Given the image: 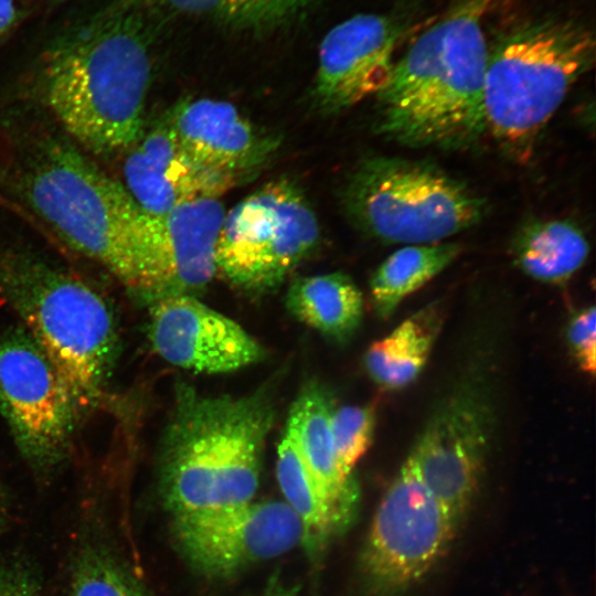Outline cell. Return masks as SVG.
<instances>
[{
  "instance_id": "e0dca14e",
  "label": "cell",
  "mask_w": 596,
  "mask_h": 596,
  "mask_svg": "<svg viewBox=\"0 0 596 596\" xmlns=\"http://www.w3.org/2000/svg\"><path fill=\"white\" fill-rule=\"evenodd\" d=\"M331 394L318 383L304 386L287 422L297 446L323 494L347 524L358 501L354 479L339 471L331 435Z\"/></svg>"
},
{
  "instance_id": "2e32d148",
  "label": "cell",
  "mask_w": 596,
  "mask_h": 596,
  "mask_svg": "<svg viewBox=\"0 0 596 596\" xmlns=\"http://www.w3.org/2000/svg\"><path fill=\"white\" fill-rule=\"evenodd\" d=\"M164 117L193 159L238 182L258 172L279 145L275 136L256 127L226 100L180 102Z\"/></svg>"
},
{
  "instance_id": "5bb4252c",
  "label": "cell",
  "mask_w": 596,
  "mask_h": 596,
  "mask_svg": "<svg viewBox=\"0 0 596 596\" xmlns=\"http://www.w3.org/2000/svg\"><path fill=\"white\" fill-rule=\"evenodd\" d=\"M148 338L163 360L200 373L233 372L265 356V349L242 326L193 296L151 304Z\"/></svg>"
},
{
  "instance_id": "d4e9b609",
  "label": "cell",
  "mask_w": 596,
  "mask_h": 596,
  "mask_svg": "<svg viewBox=\"0 0 596 596\" xmlns=\"http://www.w3.org/2000/svg\"><path fill=\"white\" fill-rule=\"evenodd\" d=\"M155 1V0H151ZM171 9L207 14L241 24H263L280 19L299 0H156Z\"/></svg>"
},
{
  "instance_id": "484cf974",
  "label": "cell",
  "mask_w": 596,
  "mask_h": 596,
  "mask_svg": "<svg viewBox=\"0 0 596 596\" xmlns=\"http://www.w3.org/2000/svg\"><path fill=\"white\" fill-rule=\"evenodd\" d=\"M596 311L590 306L577 311L570 320L566 340L578 368L593 376L596 369Z\"/></svg>"
},
{
  "instance_id": "7402d4cb",
  "label": "cell",
  "mask_w": 596,
  "mask_h": 596,
  "mask_svg": "<svg viewBox=\"0 0 596 596\" xmlns=\"http://www.w3.org/2000/svg\"><path fill=\"white\" fill-rule=\"evenodd\" d=\"M461 253L455 243L414 244L392 253L370 280L376 315L390 318L401 302L445 270Z\"/></svg>"
},
{
  "instance_id": "9a60e30c",
  "label": "cell",
  "mask_w": 596,
  "mask_h": 596,
  "mask_svg": "<svg viewBox=\"0 0 596 596\" xmlns=\"http://www.w3.org/2000/svg\"><path fill=\"white\" fill-rule=\"evenodd\" d=\"M123 185L145 212L163 215L179 206L220 199L240 182L204 167L178 142L166 117L129 148Z\"/></svg>"
},
{
  "instance_id": "30bf717a",
  "label": "cell",
  "mask_w": 596,
  "mask_h": 596,
  "mask_svg": "<svg viewBox=\"0 0 596 596\" xmlns=\"http://www.w3.org/2000/svg\"><path fill=\"white\" fill-rule=\"evenodd\" d=\"M456 524L423 483L408 456L381 499L361 554L373 596H396L446 551Z\"/></svg>"
},
{
  "instance_id": "5b68a950",
  "label": "cell",
  "mask_w": 596,
  "mask_h": 596,
  "mask_svg": "<svg viewBox=\"0 0 596 596\" xmlns=\"http://www.w3.org/2000/svg\"><path fill=\"white\" fill-rule=\"evenodd\" d=\"M0 289L54 364L79 417L100 406L119 354L107 301L57 266L11 251H0Z\"/></svg>"
},
{
  "instance_id": "4fadbf2b",
  "label": "cell",
  "mask_w": 596,
  "mask_h": 596,
  "mask_svg": "<svg viewBox=\"0 0 596 596\" xmlns=\"http://www.w3.org/2000/svg\"><path fill=\"white\" fill-rule=\"evenodd\" d=\"M402 25L383 14H358L338 24L321 42L313 103L339 114L377 93L390 79Z\"/></svg>"
},
{
  "instance_id": "8992f818",
  "label": "cell",
  "mask_w": 596,
  "mask_h": 596,
  "mask_svg": "<svg viewBox=\"0 0 596 596\" xmlns=\"http://www.w3.org/2000/svg\"><path fill=\"white\" fill-rule=\"evenodd\" d=\"M595 36L564 20L526 22L488 50L487 130L512 157L526 160L573 85L595 62Z\"/></svg>"
},
{
  "instance_id": "ba28073f",
  "label": "cell",
  "mask_w": 596,
  "mask_h": 596,
  "mask_svg": "<svg viewBox=\"0 0 596 596\" xmlns=\"http://www.w3.org/2000/svg\"><path fill=\"white\" fill-rule=\"evenodd\" d=\"M320 226L302 190L287 178L265 183L225 212L216 274L252 295L277 288L317 247Z\"/></svg>"
},
{
  "instance_id": "83f0119b",
  "label": "cell",
  "mask_w": 596,
  "mask_h": 596,
  "mask_svg": "<svg viewBox=\"0 0 596 596\" xmlns=\"http://www.w3.org/2000/svg\"><path fill=\"white\" fill-rule=\"evenodd\" d=\"M17 18L14 0H0V43L12 29Z\"/></svg>"
},
{
  "instance_id": "603a6c76",
  "label": "cell",
  "mask_w": 596,
  "mask_h": 596,
  "mask_svg": "<svg viewBox=\"0 0 596 596\" xmlns=\"http://www.w3.org/2000/svg\"><path fill=\"white\" fill-rule=\"evenodd\" d=\"M66 596H145L137 582L100 544L84 547L75 558Z\"/></svg>"
},
{
  "instance_id": "4316f807",
  "label": "cell",
  "mask_w": 596,
  "mask_h": 596,
  "mask_svg": "<svg viewBox=\"0 0 596 596\" xmlns=\"http://www.w3.org/2000/svg\"><path fill=\"white\" fill-rule=\"evenodd\" d=\"M0 596H40V586L25 567L0 561Z\"/></svg>"
},
{
  "instance_id": "7c38bea8",
  "label": "cell",
  "mask_w": 596,
  "mask_h": 596,
  "mask_svg": "<svg viewBox=\"0 0 596 596\" xmlns=\"http://www.w3.org/2000/svg\"><path fill=\"white\" fill-rule=\"evenodd\" d=\"M174 539L199 572L224 577L276 557L302 541V525L284 501L173 517Z\"/></svg>"
},
{
  "instance_id": "6da1fadb",
  "label": "cell",
  "mask_w": 596,
  "mask_h": 596,
  "mask_svg": "<svg viewBox=\"0 0 596 596\" xmlns=\"http://www.w3.org/2000/svg\"><path fill=\"white\" fill-rule=\"evenodd\" d=\"M150 40L140 0H124L70 31L46 52L40 74L44 102L88 151L128 150L143 134Z\"/></svg>"
},
{
  "instance_id": "52a82bcc",
  "label": "cell",
  "mask_w": 596,
  "mask_h": 596,
  "mask_svg": "<svg viewBox=\"0 0 596 596\" xmlns=\"http://www.w3.org/2000/svg\"><path fill=\"white\" fill-rule=\"evenodd\" d=\"M347 215L383 243L434 244L478 224L485 200L465 182L422 160H362L342 190Z\"/></svg>"
},
{
  "instance_id": "3957f363",
  "label": "cell",
  "mask_w": 596,
  "mask_h": 596,
  "mask_svg": "<svg viewBox=\"0 0 596 596\" xmlns=\"http://www.w3.org/2000/svg\"><path fill=\"white\" fill-rule=\"evenodd\" d=\"M494 0H464L395 60L376 94L377 131L409 148L465 149L487 131L489 45L482 28Z\"/></svg>"
},
{
  "instance_id": "277c9868",
  "label": "cell",
  "mask_w": 596,
  "mask_h": 596,
  "mask_svg": "<svg viewBox=\"0 0 596 596\" xmlns=\"http://www.w3.org/2000/svg\"><path fill=\"white\" fill-rule=\"evenodd\" d=\"M275 418L269 389L204 395L181 383L159 456V486L173 517L253 501Z\"/></svg>"
},
{
  "instance_id": "7a4b0ae2",
  "label": "cell",
  "mask_w": 596,
  "mask_h": 596,
  "mask_svg": "<svg viewBox=\"0 0 596 596\" xmlns=\"http://www.w3.org/2000/svg\"><path fill=\"white\" fill-rule=\"evenodd\" d=\"M15 187L62 241L106 267L142 299L170 246L164 215L145 212L121 182L71 142L53 136L40 137L25 150Z\"/></svg>"
},
{
  "instance_id": "8fae6325",
  "label": "cell",
  "mask_w": 596,
  "mask_h": 596,
  "mask_svg": "<svg viewBox=\"0 0 596 596\" xmlns=\"http://www.w3.org/2000/svg\"><path fill=\"white\" fill-rule=\"evenodd\" d=\"M490 423L485 395L464 385L440 403L409 454L421 480L456 525L477 492Z\"/></svg>"
},
{
  "instance_id": "44dd1931",
  "label": "cell",
  "mask_w": 596,
  "mask_h": 596,
  "mask_svg": "<svg viewBox=\"0 0 596 596\" xmlns=\"http://www.w3.org/2000/svg\"><path fill=\"white\" fill-rule=\"evenodd\" d=\"M588 253L584 233L566 220L533 222L519 232L512 244L517 267L545 284L568 280L585 264Z\"/></svg>"
},
{
  "instance_id": "9c48e42d",
  "label": "cell",
  "mask_w": 596,
  "mask_h": 596,
  "mask_svg": "<svg viewBox=\"0 0 596 596\" xmlns=\"http://www.w3.org/2000/svg\"><path fill=\"white\" fill-rule=\"evenodd\" d=\"M0 414L35 471L50 472L65 460L79 415L54 364L23 326L0 328Z\"/></svg>"
},
{
  "instance_id": "d6986e66",
  "label": "cell",
  "mask_w": 596,
  "mask_h": 596,
  "mask_svg": "<svg viewBox=\"0 0 596 596\" xmlns=\"http://www.w3.org/2000/svg\"><path fill=\"white\" fill-rule=\"evenodd\" d=\"M286 306L300 322L339 343L354 334L363 317L362 292L341 272L296 278Z\"/></svg>"
},
{
  "instance_id": "cb8c5ba5",
  "label": "cell",
  "mask_w": 596,
  "mask_h": 596,
  "mask_svg": "<svg viewBox=\"0 0 596 596\" xmlns=\"http://www.w3.org/2000/svg\"><path fill=\"white\" fill-rule=\"evenodd\" d=\"M330 422L339 471L343 478L354 479V467L373 440L375 411L368 405H334Z\"/></svg>"
},
{
  "instance_id": "f1b7e54d",
  "label": "cell",
  "mask_w": 596,
  "mask_h": 596,
  "mask_svg": "<svg viewBox=\"0 0 596 596\" xmlns=\"http://www.w3.org/2000/svg\"><path fill=\"white\" fill-rule=\"evenodd\" d=\"M4 515H6V501H4L3 491L0 488V532L4 524Z\"/></svg>"
},
{
  "instance_id": "ac0fdd59",
  "label": "cell",
  "mask_w": 596,
  "mask_h": 596,
  "mask_svg": "<svg viewBox=\"0 0 596 596\" xmlns=\"http://www.w3.org/2000/svg\"><path fill=\"white\" fill-rule=\"evenodd\" d=\"M444 317L440 305H426L374 341L364 356L371 379L385 390H400L414 382L441 331Z\"/></svg>"
},
{
  "instance_id": "ffe728a7",
  "label": "cell",
  "mask_w": 596,
  "mask_h": 596,
  "mask_svg": "<svg viewBox=\"0 0 596 596\" xmlns=\"http://www.w3.org/2000/svg\"><path fill=\"white\" fill-rule=\"evenodd\" d=\"M276 476L284 502L301 522V543L315 557L345 523L323 494L287 426L277 449Z\"/></svg>"
}]
</instances>
